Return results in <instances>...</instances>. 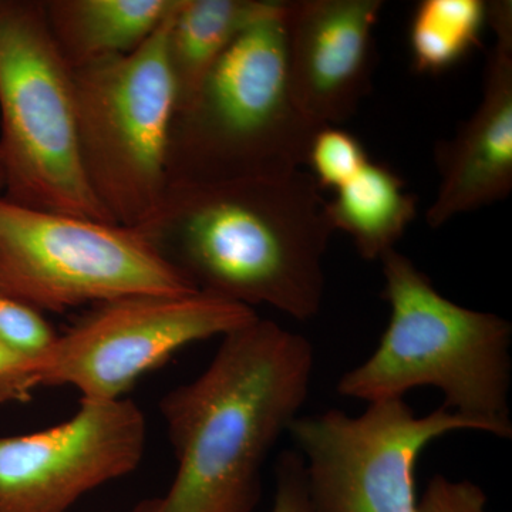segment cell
<instances>
[{
    "label": "cell",
    "instance_id": "obj_1",
    "mask_svg": "<svg viewBox=\"0 0 512 512\" xmlns=\"http://www.w3.org/2000/svg\"><path fill=\"white\" fill-rule=\"evenodd\" d=\"M312 175L173 183L141 237L197 292L315 318L333 229Z\"/></svg>",
    "mask_w": 512,
    "mask_h": 512
},
{
    "label": "cell",
    "instance_id": "obj_2",
    "mask_svg": "<svg viewBox=\"0 0 512 512\" xmlns=\"http://www.w3.org/2000/svg\"><path fill=\"white\" fill-rule=\"evenodd\" d=\"M315 349L258 318L222 336L210 365L160 402L177 471L130 512H252L262 468L309 396Z\"/></svg>",
    "mask_w": 512,
    "mask_h": 512
},
{
    "label": "cell",
    "instance_id": "obj_3",
    "mask_svg": "<svg viewBox=\"0 0 512 512\" xmlns=\"http://www.w3.org/2000/svg\"><path fill=\"white\" fill-rule=\"evenodd\" d=\"M380 262L389 323L375 352L340 377V396L375 403L434 387L448 410L511 439V323L450 301L396 248Z\"/></svg>",
    "mask_w": 512,
    "mask_h": 512
},
{
    "label": "cell",
    "instance_id": "obj_4",
    "mask_svg": "<svg viewBox=\"0 0 512 512\" xmlns=\"http://www.w3.org/2000/svg\"><path fill=\"white\" fill-rule=\"evenodd\" d=\"M285 2L235 40L174 114L173 183L276 178L302 170L322 126L296 103L286 64Z\"/></svg>",
    "mask_w": 512,
    "mask_h": 512
},
{
    "label": "cell",
    "instance_id": "obj_5",
    "mask_svg": "<svg viewBox=\"0 0 512 512\" xmlns=\"http://www.w3.org/2000/svg\"><path fill=\"white\" fill-rule=\"evenodd\" d=\"M0 170L13 204L116 224L84 175L72 69L43 0H0Z\"/></svg>",
    "mask_w": 512,
    "mask_h": 512
},
{
    "label": "cell",
    "instance_id": "obj_6",
    "mask_svg": "<svg viewBox=\"0 0 512 512\" xmlns=\"http://www.w3.org/2000/svg\"><path fill=\"white\" fill-rule=\"evenodd\" d=\"M171 15L136 52L72 70L87 184L111 220L131 229L153 218L168 185V140L175 114L165 56Z\"/></svg>",
    "mask_w": 512,
    "mask_h": 512
},
{
    "label": "cell",
    "instance_id": "obj_7",
    "mask_svg": "<svg viewBox=\"0 0 512 512\" xmlns=\"http://www.w3.org/2000/svg\"><path fill=\"white\" fill-rule=\"evenodd\" d=\"M137 229L0 197V293L40 312L133 295L194 293Z\"/></svg>",
    "mask_w": 512,
    "mask_h": 512
},
{
    "label": "cell",
    "instance_id": "obj_8",
    "mask_svg": "<svg viewBox=\"0 0 512 512\" xmlns=\"http://www.w3.org/2000/svg\"><path fill=\"white\" fill-rule=\"evenodd\" d=\"M490 427L441 406L417 416L404 399L299 416L289 427L316 512H417L414 471L424 448L454 431ZM493 436V434H491Z\"/></svg>",
    "mask_w": 512,
    "mask_h": 512
},
{
    "label": "cell",
    "instance_id": "obj_9",
    "mask_svg": "<svg viewBox=\"0 0 512 512\" xmlns=\"http://www.w3.org/2000/svg\"><path fill=\"white\" fill-rule=\"evenodd\" d=\"M258 318L255 309L201 292L97 303L59 335L40 363V386L74 387L82 399H124L185 346L222 338Z\"/></svg>",
    "mask_w": 512,
    "mask_h": 512
},
{
    "label": "cell",
    "instance_id": "obj_10",
    "mask_svg": "<svg viewBox=\"0 0 512 512\" xmlns=\"http://www.w3.org/2000/svg\"><path fill=\"white\" fill-rule=\"evenodd\" d=\"M136 402L80 399L69 420L0 436V512H67L101 485L130 476L146 453Z\"/></svg>",
    "mask_w": 512,
    "mask_h": 512
},
{
    "label": "cell",
    "instance_id": "obj_11",
    "mask_svg": "<svg viewBox=\"0 0 512 512\" xmlns=\"http://www.w3.org/2000/svg\"><path fill=\"white\" fill-rule=\"evenodd\" d=\"M383 8V0L285 2L289 82L298 106L319 126L345 123L369 93Z\"/></svg>",
    "mask_w": 512,
    "mask_h": 512
},
{
    "label": "cell",
    "instance_id": "obj_12",
    "mask_svg": "<svg viewBox=\"0 0 512 512\" xmlns=\"http://www.w3.org/2000/svg\"><path fill=\"white\" fill-rule=\"evenodd\" d=\"M494 45L484 69L483 96L456 136L434 151L440 184L426 212L431 228L503 201L512 190V3L488 2Z\"/></svg>",
    "mask_w": 512,
    "mask_h": 512
},
{
    "label": "cell",
    "instance_id": "obj_13",
    "mask_svg": "<svg viewBox=\"0 0 512 512\" xmlns=\"http://www.w3.org/2000/svg\"><path fill=\"white\" fill-rule=\"evenodd\" d=\"M178 0H43L46 22L70 69L144 45Z\"/></svg>",
    "mask_w": 512,
    "mask_h": 512
},
{
    "label": "cell",
    "instance_id": "obj_14",
    "mask_svg": "<svg viewBox=\"0 0 512 512\" xmlns=\"http://www.w3.org/2000/svg\"><path fill=\"white\" fill-rule=\"evenodd\" d=\"M281 5L282 0H178L165 39L175 113L194 99L235 40Z\"/></svg>",
    "mask_w": 512,
    "mask_h": 512
},
{
    "label": "cell",
    "instance_id": "obj_15",
    "mask_svg": "<svg viewBox=\"0 0 512 512\" xmlns=\"http://www.w3.org/2000/svg\"><path fill=\"white\" fill-rule=\"evenodd\" d=\"M333 232L349 235L357 254L380 261L396 248L417 214V198L389 165L369 160L325 202Z\"/></svg>",
    "mask_w": 512,
    "mask_h": 512
},
{
    "label": "cell",
    "instance_id": "obj_16",
    "mask_svg": "<svg viewBox=\"0 0 512 512\" xmlns=\"http://www.w3.org/2000/svg\"><path fill=\"white\" fill-rule=\"evenodd\" d=\"M488 28L485 0H423L409 29L410 56L420 74H440L480 45Z\"/></svg>",
    "mask_w": 512,
    "mask_h": 512
},
{
    "label": "cell",
    "instance_id": "obj_17",
    "mask_svg": "<svg viewBox=\"0 0 512 512\" xmlns=\"http://www.w3.org/2000/svg\"><path fill=\"white\" fill-rule=\"evenodd\" d=\"M370 160L359 138L339 127H323L313 138L308 163L319 190H333L350 180Z\"/></svg>",
    "mask_w": 512,
    "mask_h": 512
},
{
    "label": "cell",
    "instance_id": "obj_18",
    "mask_svg": "<svg viewBox=\"0 0 512 512\" xmlns=\"http://www.w3.org/2000/svg\"><path fill=\"white\" fill-rule=\"evenodd\" d=\"M59 338L43 312L28 303L0 293V343L33 360L37 365L45 360Z\"/></svg>",
    "mask_w": 512,
    "mask_h": 512
},
{
    "label": "cell",
    "instance_id": "obj_19",
    "mask_svg": "<svg viewBox=\"0 0 512 512\" xmlns=\"http://www.w3.org/2000/svg\"><path fill=\"white\" fill-rule=\"evenodd\" d=\"M417 512H488L487 495L471 481L436 474L421 495Z\"/></svg>",
    "mask_w": 512,
    "mask_h": 512
},
{
    "label": "cell",
    "instance_id": "obj_20",
    "mask_svg": "<svg viewBox=\"0 0 512 512\" xmlns=\"http://www.w3.org/2000/svg\"><path fill=\"white\" fill-rule=\"evenodd\" d=\"M275 500L272 512H316L308 487L302 458L296 450H285L275 468Z\"/></svg>",
    "mask_w": 512,
    "mask_h": 512
},
{
    "label": "cell",
    "instance_id": "obj_21",
    "mask_svg": "<svg viewBox=\"0 0 512 512\" xmlns=\"http://www.w3.org/2000/svg\"><path fill=\"white\" fill-rule=\"evenodd\" d=\"M37 387L39 365L0 343V406L29 402Z\"/></svg>",
    "mask_w": 512,
    "mask_h": 512
},
{
    "label": "cell",
    "instance_id": "obj_22",
    "mask_svg": "<svg viewBox=\"0 0 512 512\" xmlns=\"http://www.w3.org/2000/svg\"><path fill=\"white\" fill-rule=\"evenodd\" d=\"M3 188H5V181H3L2 170H0V192H3Z\"/></svg>",
    "mask_w": 512,
    "mask_h": 512
},
{
    "label": "cell",
    "instance_id": "obj_23",
    "mask_svg": "<svg viewBox=\"0 0 512 512\" xmlns=\"http://www.w3.org/2000/svg\"><path fill=\"white\" fill-rule=\"evenodd\" d=\"M103 512H109V511H103Z\"/></svg>",
    "mask_w": 512,
    "mask_h": 512
}]
</instances>
